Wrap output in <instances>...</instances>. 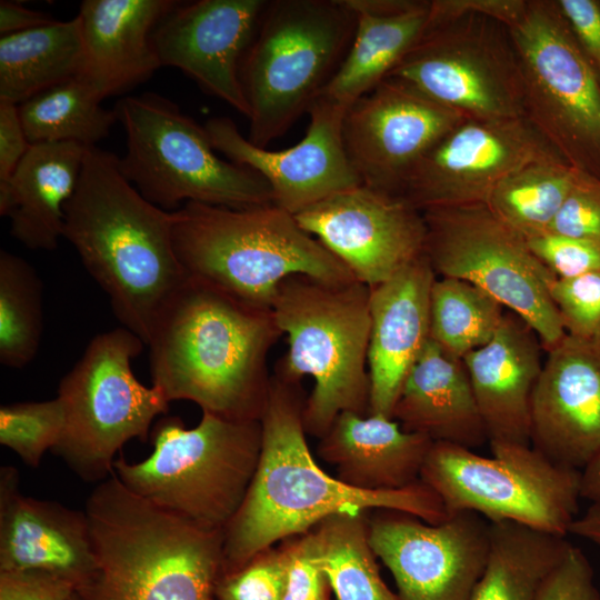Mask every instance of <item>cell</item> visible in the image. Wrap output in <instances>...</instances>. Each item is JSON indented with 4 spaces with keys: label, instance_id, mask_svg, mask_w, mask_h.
Listing matches in <instances>:
<instances>
[{
    "label": "cell",
    "instance_id": "6da1fadb",
    "mask_svg": "<svg viewBox=\"0 0 600 600\" xmlns=\"http://www.w3.org/2000/svg\"><path fill=\"white\" fill-rule=\"evenodd\" d=\"M300 383L271 376L256 472L238 511L223 529L222 573L234 571L286 538L308 533L337 513L382 509L440 523L449 513L421 480L402 489L368 491L328 474L314 460L303 422Z\"/></svg>",
    "mask_w": 600,
    "mask_h": 600
},
{
    "label": "cell",
    "instance_id": "7a4b0ae2",
    "mask_svg": "<svg viewBox=\"0 0 600 600\" xmlns=\"http://www.w3.org/2000/svg\"><path fill=\"white\" fill-rule=\"evenodd\" d=\"M174 213L149 202L123 177L119 158L88 147L64 206L63 238L109 298L121 327L147 346L188 277L173 248Z\"/></svg>",
    "mask_w": 600,
    "mask_h": 600
},
{
    "label": "cell",
    "instance_id": "3957f363",
    "mask_svg": "<svg viewBox=\"0 0 600 600\" xmlns=\"http://www.w3.org/2000/svg\"><path fill=\"white\" fill-rule=\"evenodd\" d=\"M282 336L272 310L242 303L192 279L160 317L147 347L152 386L229 420H260Z\"/></svg>",
    "mask_w": 600,
    "mask_h": 600
},
{
    "label": "cell",
    "instance_id": "277c9868",
    "mask_svg": "<svg viewBox=\"0 0 600 600\" xmlns=\"http://www.w3.org/2000/svg\"><path fill=\"white\" fill-rule=\"evenodd\" d=\"M97 569L82 600H214L223 530L179 518L131 492L112 473L89 494Z\"/></svg>",
    "mask_w": 600,
    "mask_h": 600
},
{
    "label": "cell",
    "instance_id": "5b68a950",
    "mask_svg": "<svg viewBox=\"0 0 600 600\" xmlns=\"http://www.w3.org/2000/svg\"><path fill=\"white\" fill-rule=\"evenodd\" d=\"M173 213V248L187 277L248 306L271 310L280 283L294 274L357 280L276 203L234 209L186 202Z\"/></svg>",
    "mask_w": 600,
    "mask_h": 600
},
{
    "label": "cell",
    "instance_id": "8992f818",
    "mask_svg": "<svg viewBox=\"0 0 600 600\" xmlns=\"http://www.w3.org/2000/svg\"><path fill=\"white\" fill-rule=\"evenodd\" d=\"M369 298L358 280L329 283L303 274L277 290L271 310L288 349L273 374L292 383L313 379L303 409L310 436L322 438L342 412L369 414Z\"/></svg>",
    "mask_w": 600,
    "mask_h": 600
},
{
    "label": "cell",
    "instance_id": "52a82bcc",
    "mask_svg": "<svg viewBox=\"0 0 600 600\" xmlns=\"http://www.w3.org/2000/svg\"><path fill=\"white\" fill-rule=\"evenodd\" d=\"M152 453L113 473L134 494L193 524L223 530L241 506L261 448L260 420H229L202 412L191 429L162 417L151 431Z\"/></svg>",
    "mask_w": 600,
    "mask_h": 600
},
{
    "label": "cell",
    "instance_id": "ba28073f",
    "mask_svg": "<svg viewBox=\"0 0 600 600\" xmlns=\"http://www.w3.org/2000/svg\"><path fill=\"white\" fill-rule=\"evenodd\" d=\"M354 28L347 0L268 2L240 67L251 143L267 148L308 112L347 54Z\"/></svg>",
    "mask_w": 600,
    "mask_h": 600
},
{
    "label": "cell",
    "instance_id": "9c48e42d",
    "mask_svg": "<svg viewBox=\"0 0 600 600\" xmlns=\"http://www.w3.org/2000/svg\"><path fill=\"white\" fill-rule=\"evenodd\" d=\"M114 112L126 132L123 177L149 202L176 211L186 202L234 209L274 203L252 169L221 159L204 127L154 93L120 99Z\"/></svg>",
    "mask_w": 600,
    "mask_h": 600
},
{
    "label": "cell",
    "instance_id": "30bf717a",
    "mask_svg": "<svg viewBox=\"0 0 600 600\" xmlns=\"http://www.w3.org/2000/svg\"><path fill=\"white\" fill-rule=\"evenodd\" d=\"M144 346L123 327L99 333L59 382L64 429L51 452L86 482L108 479L122 447L146 441L156 418L169 410L163 393L133 373L132 360Z\"/></svg>",
    "mask_w": 600,
    "mask_h": 600
},
{
    "label": "cell",
    "instance_id": "8fae6325",
    "mask_svg": "<svg viewBox=\"0 0 600 600\" xmlns=\"http://www.w3.org/2000/svg\"><path fill=\"white\" fill-rule=\"evenodd\" d=\"M493 456L433 442L420 480L449 514L472 511L566 537L578 517L581 470L554 463L531 444H490Z\"/></svg>",
    "mask_w": 600,
    "mask_h": 600
},
{
    "label": "cell",
    "instance_id": "7c38bea8",
    "mask_svg": "<svg viewBox=\"0 0 600 600\" xmlns=\"http://www.w3.org/2000/svg\"><path fill=\"white\" fill-rule=\"evenodd\" d=\"M422 213L426 257L436 274L466 280L492 296L534 330L546 351L566 336L550 294L557 277L486 203Z\"/></svg>",
    "mask_w": 600,
    "mask_h": 600
},
{
    "label": "cell",
    "instance_id": "4fadbf2b",
    "mask_svg": "<svg viewBox=\"0 0 600 600\" xmlns=\"http://www.w3.org/2000/svg\"><path fill=\"white\" fill-rule=\"evenodd\" d=\"M526 118L573 168L600 179V84L554 0H527L508 27Z\"/></svg>",
    "mask_w": 600,
    "mask_h": 600
},
{
    "label": "cell",
    "instance_id": "5bb4252c",
    "mask_svg": "<svg viewBox=\"0 0 600 600\" xmlns=\"http://www.w3.org/2000/svg\"><path fill=\"white\" fill-rule=\"evenodd\" d=\"M389 77L466 119L526 118L509 29L487 16L469 13L427 27Z\"/></svg>",
    "mask_w": 600,
    "mask_h": 600
},
{
    "label": "cell",
    "instance_id": "9a60e30c",
    "mask_svg": "<svg viewBox=\"0 0 600 600\" xmlns=\"http://www.w3.org/2000/svg\"><path fill=\"white\" fill-rule=\"evenodd\" d=\"M542 160L566 161L527 118L466 119L420 159L400 194L421 211L486 203L502 179Z\"/></svg>",
    "mask_w": 600,
    "mask_h": 600
},
{
    "label": "cell",
    "instance_id": "2e32d148",
    "mask_svg": "<svg viewBox=\"0 0 600 600\" xmlns=\"http://www.w3.org/2000/svg\"><path fill=\"white\" fill-rule=\"evenodd\" d=\"M384 511L368 522L369 542L391 572L398 600H470L487 564L491 522L472 511L440 523Z\"/></svg>",
    "mask_w": 600,
    "mask_h": 600
},
{
    "label": "cell",
    "instance_id": "e0dca14e",
    "mask_svg": "<svg viewBox=\"0 0 600 600\" xmlns=\"http://www.w3.org/2000/svg\"><path fill=\"white\" fill-rule=\"evenodd\" d=\"M294 217L369 288L426 256L423 213L401 194L360 184Z\"/></svg>",
    "mask_w": 600,
    "mask_h": 600
},
{
    "label": "cell",
    "instance_id": "ac0fdd59",
    "mask_svg": "<svg viewBox=\"0 0 600 600\" xmlns=\"http://www.w3.org/2000/svg\"><path fill=\"white\" fill-rule=\"evenodd\" d=\"M463 120L389 77L346 110L341 132L361 183L400 194L413 167Z\"/></svg>",
    "mask_w": 600,
    "mask_h": 600
},
{
    "label": "cell",
    "instance_id": "d6986e66",
    "mask_svg": "<svg viewBox=\"0 0 600 600\" xmlns=\"http://www.w3.org/2000/svg\"><path fill=\"white\" fill-rule=\"evenodd\" d=\"M344 112L318 98L308 110L310 122L302 140L280 151L254 146L227 117L209 119L204 129L216 151L260 174L272 190L273 202L296 216L362 184L343 146Z\"/></svg>",
    "mask_w": 600,
    "mask_h": 600
},
{
    "label": "cell",
    "instance_id": "ffe728a7",
    "mask_svg": "<svg viewBox=\"0 0 600 600\" xmlns=\"http://www.w3.org/2000/svg\"><path fill=\"white\" fill-rule=\"evenodd\" d=\"M268 2H179L159 21L151 34L161 67L181 70L202 90L249 118L240 67Z\"/></svg>",
    "mask_w": 600,
    "mask_h": 600
},
{
    "label": "cell",
    "instance_id": "44dd1931",
    "mask_svg": "<svg viewBox=\"0 0 600 600\" xmlns=\"http://www.w3.org/2000/svg\"><path fill=\"white\" fill-rule=\"evenodd\" d=\"M530 402V444L582 470L600 452V337L566 336L548 351Z\"/></svg>",
    "mask_w": 600,
    "mask_h": 600
},
{
    "label": "cell",
    "instance_id": "7402d4cb",
    "mask_svg": "<svg viewBox=\"0 0 600 600\" xmlns=\"http://www.w3.org/2000/svg\"><path fill=\"white\" fill-rule=\"evenodd\" d=\"M97 569L88 517L50 500L23 494L18 471L0 470V571L37 570L77 587Z\"/></svg>",
    "mask_w": 600,
    "mask_h": 600
},
{
    "label": "cell",
    "instance_id": "603a6c76",
    "mask_svg": "<svg viewBox=\"0 0 600 600\" xmlns=\"http://www.w3.org/2000/svg\"><path fill=\"white\" fill-rule=\"evenodd\" d=\"M436 272L426 256L369 288V414L392 419L404 379L430 340Z\"/></svg>",
    "mask_w": 600,
    "mask_h": 600
},
{
    "label": "cell",
    "instance_id": "cb8c5ba5",
    "mask_svg": "<svg viewBox=\"0 0 600 600\" xmlns=\"http://www.w3.org/2000/svg\"><path fill=\"white\" fill-rule=\"evenodd\" d=\"M541 349L534 330L509 310L493 338L462 358L490 444H530Z\"/></svg>",
    "mask_w": 600,
    "mask_h": 600
},
{
    "label": "cell",
    "instance_id": "d4e9b609",
    "mask_svg": "<svg viewBox=\"0 0 600 600\" xmlns=\"http://www.w3.org/2000/svg\"><path fill=\"white\" fill-rule=\"evenodd\" d=\"M179 1L84 0L78 18L82 64L78 74L103 100L149 79L160 67L151 34Z\"/></svg>",
    "mask_w": 600,
    "mask_h": 600
},
{
    "label": "cell",
    "instance_id": "484cf974",
    "mask_svg": "<svg viewBox=\"0 0 600 600\" xmlns=\"http://www.w3.org/2000/svg\"><path fill=\"white\" fill-rule=\"evenodd\" d=\"M433 444L390 418L340 413L320 438L318 453L343 483L368 491L397 490L420 481Z\"/></svg>",
    "mask_w": 600,
    "mask_h": 600
},
{
    "label": "cell",
    "instance_id": "4316f807",
    "mask_svg": "<svg viewBox=\"0 0 600 600\" xmlns=\"http://www.w3.org/2000/svg\"><path fill=\"white\" fill-rule=\"evenodd\" d=\"M392 419L433 442L474 449L488 441L463 360L432 340L408 372Z\"/></svg>",
    "mask_w": 600,
    "mask_h": 600
},
{
    "label": "cell",
    "instance_id": "83f0119b",
    "mask_svg": "<svg viewBox=\"0 0 600 600\" xmlns=\"http://www.w3.org/2000/svg\"><path fill=\"white\" fill-rule=\"evenodd\" d=\"M86 146L77 142L31 144L12 176L0 181V214L24 247L51 251L63 238L64 206L81 172Z\"/></svg>",
    "mask_w": 600,
    "mask_h": 600
},
{
    "label": "cell",
    "instance_id": "f1b7e54d",
    "mask_svg": "<svg viewBox=\"0 0 600 600\" xmlns=\"http://www.w3.org/2000/svg\"><path fill=\"white\" fill-rule=\"evenodd\" d=\"M356 18L350 48L318 98L343 110L389 77L423 34L424 0H347Z\"/></svg>",
    "mask_w": 600,
    "mask_h": 600
},
{
    "label": "cell",
    "instance_id": "f546056e",
    "mask_svg": "<svg viewBox=\"0 0 600 600\" xmlns=\"http://www.w3.org/2000/svg\"><path fill=\"white\" fill-rule=\"evenodd\" d=\"M571 546L563 536L521 523H491L487 564L470 600H538Z\"/></svg>",
    "mask_w": 600,
    "mask_h": 600
},
{
    "label": "cell",
    "instance_id": "4dcf8cb0",
    "mask_svg": "<svg viewBox=\"0 0 600 600\" xmlns=\"http://www.w3.org/2000/svg\"><path fill=\"white\" fill-rule=\"evenodd\" d=\"M79 18L0 38V99L20 104L77 77L82 64Z\"/></svg>",
    "mask_w": 600,
    "mask_h": 600
},
{
    "label": "cell",
    "instance_id": "1f68e13d",
    "mask_svg": "<svg viewBox=\"0 0 600 600\" xmlns=\"http://www.w3.org/2000/svg\"><path fill=\"white\" fill-rule=\"evenodd\" d=\"M308 533L338 600H398L379 573L363 513L330 516Z\"/></svg>",
    "mask_w": 600,
    "mask_h": 600
},
{
    "label": "cell",
    "instance_id": "d6a6232c",
    "mask_svg": "<svg viewBox=\"0 0 600 600\" xmlns=\"http://www.w3.org/2000/svg\"><path fill=\"white\" fill-rule=\"evenodd\" d=\"M99 94L78 76L20 103L19 114L30 144L77 142L94 147L118 121Z\"/></svg>",
    "mask_w": 600,
    "mask_h": 600
},
{
    "label": "cell",
    "instance_id": "836d02e7",
    "mask_svg": "<svg viewBox=\"0 0 600 600\" xmlns=\"http://www.w3.org/2000/svg\"><path fill=\"white\" fill-rule=\"evenodd\" d=\"M577 172L578 169L562 160L529 163L502 179L486 204L524 239L547 232Z\"/></svg>",
    "mask_w": 600,
    "mask_h": 600
},
{
    "label": "cell",
    "instance_id": "e575fe53",
    "mask_svg": "<svg viewBox=\"0 0 600 600\" xmlns=\"http://www.w3.org/2000/svg\"><path fill=\"white\" fill-rule=\"evenodd\" d=\"M504 316L503 306L461 279H436L430 293V340L462 359L487 344Z\"/></svg>",
    "mask_w": 600,
    "mask_h": 600
},
{
    "label": "cell",
    "instance_id": "d590c367",
    "mask_svg": "<svg viewBox=\"0 0 600 600\" xmlns=\"http://www.w3.org/2000/svg\"><path fill=\"white\" fill-rule=\"evenodd\" d=\"M43 330L42 286L23 258L0 251V362L20 369L38 353Z\"/></svg>",
    "mask_w": 600,
    "mask_h": 600
},
{
    "label": "cell",
    "instance_id": "8d00e7d4",
    "mask_svg": "<svg viewBox=\"0 0 600 600\" xmlns=\"http://www.w3.org/2000/svg\"><path fill=\"white\" fill-rule=\"evenodd\" d=\"M64 429V410L58 397L0 407V444L23 463L37 468L58 444Z\"/></svg>",
    "mask_w": 600,
    "mask_h": 600
},
{
    "label": "cell",
    "instance_id": "74e56055",
    "mask_svg": "<svg viewBox=\"0 0 600 600\" xmlns=\"http://www.w3.org/2000/svg\"><path fill=\"white\" fill-rule=\"evenodd\" d=\"M550 294L562 320L566 333L600 337V271L573 278H557Z\"/></svg>",
    "mask_w": 600,
    "mask_h": 600
},
{
    "label": "cell",
    "instance_id": "f35d334b",
    "mask_svg": "<svg viewBox=\"0 0 600 600\" xmlns=\"http://www.w3.org/2000/svg\"><path fill=\"white\" fill-rule=\"evenodd\" d=\"M214 600H283L281 550L268 549L241 568L221 573Z\"/></svg>",
    "mask_w": 600,
    "mask_h": 600
},
{
    "label": "cell",
    "instance_id": "ab89813d",
    "mask_svg": "<svg viewBox=\"0 0 600 600\" xmlns=\"http://www.w3.org/2000/svg\"><path fill=\"white\" fill-rule=\"evenodd\" d=\"M548 231L600 247V179L578 170Z\"/></svg>",
    "mask_w": 600,
    "mask_h": 600
},
{
    "label": "cell",
    "instance_id": "60d3db41",
    "mask_svg": "<svg viewBox=\"0 0 600 600\" xmlns=\"http://www.w3.org/2000/svg\"><path fill=\"white\" fill-rule=\"evenodd\" d=\"M531 252L557 278L567 279L600 271V247L550 231L526 238Z\"/></svg>",
    "mask_w": 600,
    "mask_h": 600
},
{
    "label": "cell",
    "instance_id": "b9f144b4",
    "mask_svg": "<svg viewBox=\"0 0 600 600\" xmlns=\"http://www.w3.org/2000/svg\"><path fill=\"white\" fill-rule=\"evenodd\" d=\"M283 600H327L328 581L314 558L309 533L281 550Z\"/></svg>",
    "mask_w": 600,
    "mask_h": 600
},
{
    "label": "cell",
    "instance_id": "7bdbcfd3",
    "mask_svg": "<svg viewBox=\"0 0 600 600\" xmlns=\"http://www.w3.org/2000/svg\"><path fill=\"white\" fill-rule=\"evenodd\" d=\"M538 600H600L592 567L581 549L571 546L546 580Z\"/></svg>",
    "mask_w": 600,
    "mask_h": 600
},
{
    "label": "cell",
    "instance_id": "ee69618b",
    "mask_svg": "<svg viewBox=\"0 0 600 600\" xmlns=\"http://www.w3.org/2000/svg\"><path fill=\"white\" fill-rule=\"evenodd\" d=\"M600 84V0H554Z\"/></svg>",
    "mask_w": 600,
    "mask_h": 600
},
{
    "label": "cell",
    "instance_id": "f6af8a7d",
    "mask_svg": "<svg viewBox=\"0 0 600 600\" xmlns=\"http://www.w3.org/2000/svg\"><path fill=\"white\" fill-rule=\"evenodd\" d=\"M77 591L71 581L43 571H0V600H69Z\"/></svg>",
    "mask_w": 600,
    "mask_h": 600
},
{
    "label": "cell",
    "instance_id": "bcb514c9",
    "mask_svg": "<svg viewBox=\"0 0 600 600\" xmlns=\"http://www.w3.org/2000/svg\"><path fill=\"white\" fill-rule=\"evenodd\" d=\"M526 6L527 0H432L427 27L469 13L487 16L509 27L521 17Z\"/></svg>",
    "mask_w": 600,
    "mask_h": 600
},
{
    "label": "cell",
    "instance_id": "7dc6e473",
    "mask_svg": "<svg viewBox=\"0 0 600 600\" xmlns=\"http://www.w3.org/2000/svg\"><path fill=\"white\" fill-rule=\"evenodd\" d=\"M30 146L18 104L0 99V181L12 176Z\"/></svg>",
    "mask_w": 600,
    "mask_h": 600
},
{
    "label": "cell",
    "instance_id": "c3c4849f",
    "mask_svg": "<svg viewBox=\"0 0 600 600\" xmlns=\"http://www.w3.org/2000/svg\"><path fill=\"white\" fill-rule=\"evenodd\" d=\"M50 14L28 9L14 1H0L1 37L52 23Z\"/></svg>",
    "mask_w": 600,
    "mask_h": 600
},
{
    "label": "cell",
    "instance_id": "681fc988",
    "mask_svg": "<svg viewBox=\"0 0 600 600\" xmlns=\"http://www.w3.org/2000/svg\"><path fill=\"white\" fill-rule=\"evenodd\" d=\"M569 533L600 546V502H592L582 516L577 517L569 528Z\"/></svg>",
    "mask_w": 600,
    "mask_h": 600
},
{
    "label": "cell",
    "instance_id": "f907efd6",
    "mask_svg": "<svg viewBox=\"0 0 600 600\" xmlns=\"http://www.w3.org/2000/svg\"><path fill=\"white\" fill-rule=\"evenodd\" d=\"M581 498L600 502V452L581 470Z\"/></svg>",
    "mask_w": 600,
    "mask_h": 600
},
{
    "label": "cell",
    "instance_id": "816d5d0a",
    "mask_svg": "<svg viewBox=\"0 0 600 600\" xmlns=\"http://www.w3.org/2000/svg\"><path fill=\"white\" fill-rule=\"evenodd\" d=\"M69 600H82L81 597L78 594V592L76 591Z\"/></svg>",
    "mask_w": 600,
    "mask_h": 600
}]
</instances>
